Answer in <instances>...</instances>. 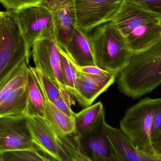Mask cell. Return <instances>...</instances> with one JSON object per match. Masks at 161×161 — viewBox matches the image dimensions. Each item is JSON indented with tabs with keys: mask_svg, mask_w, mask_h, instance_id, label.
<instances>
[{
	"mask_svg": "<svg viewBox=\"0 0 161 161\" xmlns=\"http://www.w3.org/2000/svg\"><path fill=\"white\" fill-rule=\"evenodd\" d=\"M104 126L116 161H161V157L138 150L120 129L112 127L106 122Z\"/></svg>",
	"mask_w": 161,
	"mask_h": 161,
	"instance_id": "obj_13",
	"label": "cell"
},
{
	"mask_svg": "<svg viewBox=\"0 0 161 161\" xmlns=\"http://www.w3.org/2000/svg\"><path fill=\"white\" fill-rule=\"evenodd\" d=\"M46 0H0L7 11L16 12L20 9L30 6L43 4Z\"/></svg>",
	"mask_w": 161,
	"mask_h": 161,
	"instance_id": "obj_27",
	"label": "cell"
},
{
	"mask_svg": "<svg viewBox=\"0 0 161 161\" xmlns=\"http://www.w3.org/2000/svg\"><path fill=\"white\" fill-rule=\"evenodd\" d=\"M43 4L52 14L55 24V41L64 50L76 26L73 0H47Z\"/></svg>",
	"mask_w": 161,
	"mask_h": 161,
	"instance_id": "obj_10",
	"label": "cell"
},
{
	"mask_svg": "<svg viewBox=\"0 0 161 161\" xmlns=\"http://www.w3.org/2000/svg\"><path fill=\"white\" fill-rule=\"evenodd\" d=\"M151 139L156 153L161 156V106L157 108L153 116Z\"/></svg>",
	"mask_w": 161,
	"mask_h": 161,
	"instance_id": "obj_25",
	"label": "cell"
},
{
	"mask_svg": "<svg viewBox=\"0 0 161 161\" xmlns=\"http://www.w3.org/2000/svg\"><path fill=\"white\" fill-rule=\"evenodd\" d=\"M45 155L38 152V150L21 149L9 151L0 153L2 161H51Z\"/></svg>",
	"mask_w": 161,
	"mask_h": 161,
	"instance_id": "obj_23",
	"label": "cell"
},
{
	"mask_svg": "<svg viewBox=\"0 0 161 161\" xmlns=\"http://www.w3.org/2000/svg\"><path fill=\"white\" fill-rule=\"evenodd\" d=\"M89 36L96 66L117 75L131 54L123 36L110 21L95 28Z\"/></svg>",
	"mask_w": 161,
	"mask_h": 161,
	"instance_id": "obj_3",
	"label": "cell"
},
{
	"mask_svg": "<svg viewBox=\"0 0 161 161\" xmlns=\"http://www.w3.org/2000/svg\"><path fill=\"white\" fill-rule=\"evenodd\" d=\"M55 133L61 161H91L75 130L66 134Z\"/></svg>",
	"mask_w": 161,
	"mask_h": 161,
	"instance_id": "obj_16",
	"label": "cell"
},
{
	"mask_svg": "<svg viewBox=\"0 0 161 161\" xmlns=\"http://www.w3.org/2000/svg\"><path fill=\"white\" fill-rule=\"evenodd\" d=\"M30 55L33 45L38 40L55 41V24L50 10L44 4L30 6L14 12Z\"/></svg>",
	"mask_w": 161,
	"mask_h": 161,
	"instance_id": "obj_6",
	"label": "cell"
},
{
	"mask_svg": "<svg viewBox=\"0 0 161 161\" xmlns=\"http://www.w3.org/2000/svg\"><path fill=\"white\" fill-rule=\"evenodd\" d=\"M47 0H46V1H47Z\"/></svg>",
	"mask_w": 161,
	"mask_h": 161,
	"instance_id": "obj_31",
	"label": "cell"
},
{
	"mask_svg": "<svg viewBox=\"0 0 161 161\" xmlns=\"http://www.w3.org/2000/svg\"><path fill=\"white\" fill-rule=\"evenodd\" d=\"M74 66L77 69V70L79 71L83 72V73L91 74V75H109L112 74H115V73L103 70L96 66H86L82 67H78L75 65Z\"/></svg>",
	"mask_w": 161,
	"mask_h": 161,
	"instance_id": "obj_29",
	"label": "cell"
},
{
	"mask_svg": "<svg viewBox=\"0 0 161 161\" xmlns=\"http://www.w3.org/2000/svg\"><path fill=\"white\" fill-rule=\"evenodd\" d=\"M131 53H138L161 41V14L124 0L113 20Z\"/></svg>",
	"mask_w": 161,
	"mask_h": 161,
	"instance_id": "obj_2",
	"label": "cell"
},
{
	"mask_svg": "<svg viewBox=\"0 0 161 161\" xmlns=\"http://www.w3.org/2000/svg\"><path fill=\"white\" fill-rule=\"evenodd\" d=\"M144 8L161 14V0H129Z\"/></svg>",
	"mask_w": 161,
	"mask_h": 161,
	"instance_id": "obj_28",
	"label": "cell"
},
{
	"mask_svg": "<svg viewBox=\"0 0 161 161\" xmlns=\"http://www.w3.org/2000/svg\"><path fill=\"white\" fill-rule=\"evenodd\" d=\"M26 91V116H39L44 118L46 99L30 67L27 71Z\"/></svg>",
	"mask_w": 161,
	"mask_h": 161,
	"instance_id": "obj_17",
	"label": "cell"
},
{
	"mask_svg": "<svg viewBox=\"0 0 161 161\" xmlns=\"http://www.w3.org/2000/svg\"><path fill=\"white\" fill-rule=\"evenodd\" d=\"M29 63L27 59L23 60L0 83V103L19 88L26 86Z\"/></svg>",
	"mask_w": 161,
	"mask_h": 161,
	"instance_id": "obj_20",
	"label": "cell"
},
{
	"mask_svg": "<svg viewBox=\"0 0 161 161\" xmlns=\"http://www.w3.org/2000/svg\"><path fill=\"white\" fill-rule=\"evenodd\" d=\"M74 116L75 131L80 137L87 134L94 127L101 114L104 110L102 102L85 107Z\"/></svg>",
	"mask_w": 161,
	"mask_h": 161,
	"instance_id": "obj_19",
	"label": "cell"
},
{
	"mask_svg": "<svg viewBox=\"0 0 161 161\" xmlns=\"http://www.w3.org/2000/svg\"><path fill=\"white\" fill-rule=\"evenodd\" d=\"M161 106V99L145 97L126 110L119 121L120 129L139 150L155 156L151 139L153 116Z\"/></svg>",
	"mask_w": 161,
	"mask_h": 161,
	"instance_id": "obj_4",
	"label": "cell"
},
{
	"mask_svg": "<svg viewBox=\"0 0 161 161\" xmlns=\"http://www.w3.org/2000/svg\"><path fill=\"white\" fill-rule=\"evenodd\" d=\"M31 54L36 68L49 79L60 90L66 88L62 79L61 56L53 39H43L33 45Z\"/></svg>",
	"mask_w": 161,
	"mask_h": 161,
	"instance_id": "obj_8",
	"label": "cell"
},
{
	"mask_svg": "<svg viewBox=\"0 0 161 161\" xmlns=\"http://www.w3.org/2000/svg\"><path fill=\"white\" fill-rule=\"evenodd\" d=\"M30 68L34 74L38 85L45 97V99L53 103L60 94V89L36 68L31 67Z\"/></svg>",
	"mask_w": 161,
	"mask_h": 161,
	"instance_id": "obj_24",
	"label": "cell"
},
{
	"mask_svg": "<svg viewBox=\"0 0 161 161\" xmlns=\"http://www.w3.org/2000/svg\"><path fill=\"white\" fill-rule=\"evenodd\" d=\"M105 110L101 114L92 130L80 137L91 161H116L105 129Z\"/></svg>",
	"mask_w": 161,
	"mask_h": 161,
	"instance_id": "obj_12",
	"label": "cell"
},
{
	"mask_svg": "<svg viewBox=\"0 0 161 161\" xmlns=\"http://www.w3.org/2000/svg\"><path fill=\"white\" fill-rule=\"evenodd\" d=\"M4 14V12H0V21H1V19H2Z\"/></svg>",
	"mask_w": 161,
	"mask_h": 161,
	"instance_id": "obj_30",
	"label": "cell"
},
{
	"mask_svg": "<svg viewBox=\"0 0 161 161\" xmlns=\"http://www.w3.org/2000/svg\"><path fill=\"white\" fill-rule=\"evenodd\" d=\"M72 95L66 88L60 90V94L54 101V105L69 116L74 118L75 113L71 108L73 104Z\"/></svg>",
	"mask_w": 161,
	"mask_h": 161,
	"instance_id": "obj_26",
	"label": "cell"
},
{
	"mask_svg": "<svg viewBox=\"0 0 161 161\" xmlns=\"http://www.w3.org/2000/svg\"><path fill=\"white\" fill-rule=\"evenodd\" d=\"M120 92L133 99L150 94L161 83V41L147 49L131 53L127 64L117 74Z\"/></svg>",
	"mask_w": 161,
	"mask_h": 161,
	"instance_id": "obj_1",
	"label": "cell"
},
{
	"mask_svg": "<svg viewBox=\"0 0 161 161\" xmlns=\"http://www.w3.org/2000/svg\"><path fill=\"white\" fill-rule=\"evenodd\" d=\"M27 121L32 140L37 148L53 161H61L55 132L45 118L39 116L27 117Z\"/></svg>",
	"mask_w": 161,
	"mask_h": 161,
	"instance_id": "obj_14",
	"label": "cell"
},
{
	"mask_svg": "<svg viewBox=\"0 0 161 161\" xmlns=\"http://www.w3.org/2000/svg\"><path fill=\"white\" fill-rule=\"evenodd\" d=\"M44 118L57 133L66 134L75 130L74 118L62 112L47 100H46Z\"/></svg>",
	"mask_w": 161,
	"mask_h": 161,
	"instance_id": "obj_18",
	"label": "cell"
},
{
	"mask_svg": "<svg viewBox=\"0 0 161 161\" xmlns=\"http://www.w3.org/2000/svg\"><path fill=\"white\" fill-rule=\"evenodd\" d=\"M26 86L19 88L0 103V118L26 116Z\"/></svg>",
	"mask_w": 161,
	"mask_h": 161,
	"instance_id": "obj_21",
	"label": "cell"
},
{
	"mask_svg": "<svg viewBox=\"0 0 161 161\" xmlns=\"http://www.w3.org/2000/svg\"><path fill=\"white\" fill-rule=\"evenodd\" d=\"M124 0H73L76 25L89 35L113 20Z\"/></svg>",
	"mask_w": 161,
	"mask_h": 161,
	"instance_id": "obj_7",
	"label": "cell"
},
{
	"mask_svg": "<svg viewBox=\"0 0 161 161\" xmlns=\"http://www.w3.org/2000/svg\"><path fill=\"white\" fill-rule=\"evenodd\" d=\"M31 56L15 12H4L0 21V83L23 60L29 63Z\"/></svg>",
	"mask_w": 161,
	"mask_h": 161,
	"instance_id": "obj_5",
	"label": "cell"
},
{
	"mask_svg": "<svg viewBox=\"0 0 161 161\" xmlns=\"http://www.w3.org/2000/svg\"><path fill=\"white\" fill-rule=\"evenodd\" d=\"M21 149L38 150L32 140L27 117L0 118V153Z\"/></svg>",
	"mask_w": 161,
	"mask_h": 161,
	"instance_id": "obj_9",
	"label": "cell"
},
{
	"mask_svg": "<svg viewBox=\"0 0 161 161\" xmlns=\"http://www.w3.org/2000/svg\"><path fill=\"white\" fill-rule=\"evenodd\" d=\"M116 75H91L77 69L73 97L83 107L90 106L100 95L107 91L114 83Z\"/></svg>",
	"mask_w": 161,
	"mask_h": 161,
	"instance_id": "obj_11",
	"label": "cell"
},
{
	"mask_svg": "<svg viewBox=\"0 0 161 161\" xmlns=\"http://www.w3.org/2000/svg\"><path fill=\"white\" fill-rule=\"evenodd\" d=\"M61 56V68L62 79L66 89L73 97L75 93V84L77 69L66 53L58 47Z\"/></svg>",
	"mask_w": 161,
	"mask_h": 161,
	"instance_id": "obj_22",
	"label": "cell"
},
{
	"mask_svg": "<svg viewBox=\"0 0 161 161\" xmlns=\"http://www.w3.org/2000/svg\"><path fill=\"white\" fill-rule=\"evenodd\" d=\"M63 51L78 67L96 66L89 35L76 25L67 45Z\"/></svg>",
	"mask_w": 161,
	"mask_h": 161,
	"instance_id": "obj_15",
	"label": "cell"
}]
</instances>
